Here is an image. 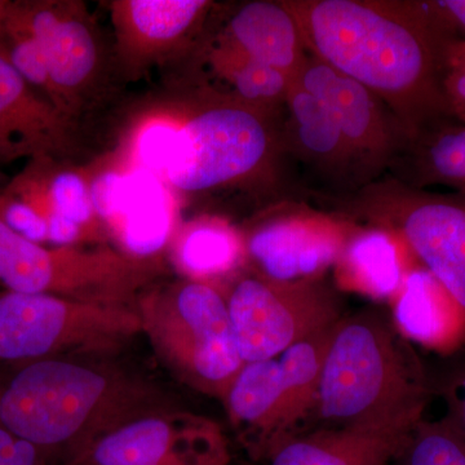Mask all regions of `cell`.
I'll use <instances>...</instances> for the list:
<instances>
[{"label": "cell", "instance_id": "cell-1", "mask_svg": "<svg viewBox=\"0 0 465 465\" xmlns=\"http://www.w3.org/2000/svg\"><path fill=\"white\" fill-rule=\"evenodd\" d=\"M308 54L376 94L409 139L454 118L442 88L449 27L432 0H282Z\"/></svg>", "mask_w": 465, "mask_h": 465}, {"label": "cell", "instance_id": "cell-2", "mask_svg": "<svg viewBox=\"0 0 465 465\" xmlns=\"http://www.w3.org/2000/svg\"><path fill=\"white\" fill-rule=\"evenodd\" d=\"M182 124L168 128L157 171L176 191H238L262 208L302 201L282 143V112L256 108L213 90Z\"/></svg>", "mask_w": 465, "mask_h": 465}, {"label": "cell", "instance_id": "cell-3", "mask_svg": "<svg viewBox=\"0 0 465 465\" xmlns=\"http://www.w3.org/2000/svg\"><path fill=\"white\" fill-rule=\"evenodd\" d=\"M433 399L428 365L391 317L367 308L333 327L318 387V428L412 430Z\"/></svg>", "mask_w": 465, "mask_h": 465}, {"label": "cell", "instance_id": "cell-4", "mask_svg": "<svg viewBox=\"0 0 465 465\" xmlns=\"http://www.w3.org/2000/svg\"><path fill=\"white\" fill-rule=\"evenodd\" d=\"M322 208L396 232L419 264L465 308V194L415 189L385 174Z\"/></svg>", "mask_w": 465, "mask_h": 465}, {"label": "cell", "instance_id": "cell-5", "mask_svg": "<svg viewBox=\"0 0 465 465\" xmlns=\"http://www.w3.org/2000/svg\"><path fill=\"white\" fill-rule=\"evenodd\" d=\"M335 326L287 349L280 358L242 367L224 401L253 457L271 459L284 443L304 433L305 421L313 419Z\"/></svg>", "mask_w": 465, "mask_h": 465}, {"label": "cell", "instance_id": "cell-6", "mask_svg": "<svg viewBox=\"0 0 465 465\" xmlns=\"http://www.w3.org/2000/svg\"><path fill=\"white\" fill-rule=\"evenodd\" d=\"M159 273L154 259L113 250L47 249L9 228L0 217V283L7 291L124 305Z\"/></svg>", "mask_w": 465, "mask_h": 465}, {"label": "cell", "instance_id": "cell-7", "mask_svg": "<svg viewBox=\"0 0 465 465\" xmlns=\"http://www.w3.org/2000/svg\"><path fill=\"white\" fill-rule=\"evenodd\" d=\"M20 363L0 387V427L39 450L76 439L112 403L105 375L66 361Z\"/></svg>", "mask_w": 465, "mask_h": 465}, {"label": "cell", "instance_id": "cell-8", "mask_svg": "<svg viewBox=\"0 0 465 465\" xmlns=\"http://www.w3.org/2000/svg\"><path fill=\"white\" fill-rule=\"evenodd\" d=\"M143 326L195 387L224 400L244 366L228 302L200 281L143 304Z\"/></svg>", "mask_w": 465, "mask_h": 465}, {"label": "cell", "instance_id": "cell-9", "mask_svg": "<svg viewBox=\"0 0 465 465\" xmlns=\"http://www.w3.org/2000/svg\"><path fill=\"white\" fill-rule=\"evenodd\" d=\"M226 302L244 363L280 357L345 316L342 292L326 275L287 282L249 275Z\"/></svg>", "mask_w": 465, "mask_h": 465}, {"label": "cell", "instance_id": "cell-10", "mask_svg": "<svg viewBox=\"0 0 465 465\" xmlns=\"http://www.w3.org/2000/svg\"><path fill=\"white\" fill-rule=\"evenodd\" d=\"M142 329V316L124 305L48 293H0V363L26 362L70 348L112 344Z\"/></svg>", "mask_w": 465, "mask_h": 465}, {"label": "cell", "instance_id": "cell-11", "mask_svg": "<svg viewBox=\"0 0 465 465\" xmlns=\"http://www.w3.org/2000/svg\"><path fill=\"white\" fill-rule=\"evenodd\" d=\"M9 16L33 36L50 76V100L79 121L103 87V51L84 3L9 2Z\"/></svg>", "mask_w": 465, "mask_h": 465}, {"label": "cell", "instance_id": "cell-12", "mask_svg": "<svg viewBox=\"0 0 465 465\" xmlns=\"http://www.w3.org/2000/svg\"><path fill=\"white\" fill-rule=\"evenodd\" d=\"M357 223L302 201L262 211L243 235L246 256L259 275L274 281L322 277L333 268Z\"/></svg>", "mask_w": 465, "mask_h": 465}, {"label": "cell", "instance_id": "cell-13", "mask_svg": "<svg viewBox=\"0 0 465 465\" xmlns=\"http://www.w3.org/2000/svg\"><path fill=\"white\" fill-rule=\"evenodd\" d=\"M282 143L304 202L320 207L367 185L353 150L329 110L295 81L283 106Z\"/></svg>", "mask_w": 465, "mask_h": 465}, {"label": "cell", "instance_id": "cell-14", "mask_svg": "<svg viewBox=\"0 0 465 465\" xmlns=\"http://www.w3.org/2000/svg\"><path fill=\"white\" fill-rule=\"evenodd\" d=\"M295 82L329 110L353 150L367 185L390 173L409 134L376 94L312 54Z\"/></svg>", "mask_w": 465, "mask_h": 465}, {"label": "cell", "instance_id": "cell-15", "mask_svg": "<svg viewBox=\"0 0 465 465\" xmlns=\"http://www.w3.org/2000/svg\"><path fill=\"white\" fill-rule=\"evenodd\" d=\"M76 119L27 84L0 54V163L64 161L78 145Z\"/></svg>", "mask_w": 465, "mask_h": 465}, {"label": "cell", "instance_id": "cell-16", "mask_svg": "<svg viewBox=\"0 0 465 465\" xmlns=\"http://www.w3.org/2000/svg\"><path fill=\"white\" fill-rule=\"evenodd\" d=\"M75 465H225V452L208 420L148 418L106 434Z\"/></svg>", "mask_w": 465, "mask_h": 465}, {"label": "cell", "instance_id": "cell-17", "mask_svg": "<svg viewBox=\"0 0 465 465\" xmlns=\"http://www.w3.org/2000/svg\"><path fill=\"white\" fill-rule=\"evenodd\" d=\"M215 8L208 0H115L110 5L119 63L134 73L200 36Z\"/></svg>", "mask_w": 465, "mask_h": 465}, {"label": "cell", "instance_id": "cell-18", "mask_svg": "<svg viewBox=\"0 0 465 465\" xmlns=\"http://www.w3.org/2000/svg\"><path fill=\"white\" fill-rule=\"evenodd\" d=\"M97 216L112 225L125 253L150 258L166 244L173 213L154 183L108 173L91 183Z\"/></svg>", "mask_w": 465, "mask_h": 465}, {"label": "cell", "instance_id": "cell-19", "mask_svg": "<svg viewBox=\"0 0 465 465\" xmlns=\"http://www.w3.org/2000/svg\"><path fill=\"white\" fill-rule=\"evenodd\" d=\"M390 302L394 326L412 345L437 357L465 347V308L423 266L407 274Z\"/></svg>", "mask_w": 465, "mask_h": 465}, {"label": "cell", "instance_id": "cell-20", "mask_svg": "<svg viewBox=\"0 0 465 465\" xmlns=\"http://www.w3.org/2000/svg\"><path fill=\"white\" fill-rule=\"evenodd\" d=\"M208 45L275 67L292 79L309 54L282 0H253L238 5Z\"/></svg>", "mask_w": 465, "mask_h": 465}, {"label": "cell", "instance_id": "cell-21", "mask_svg": "<svg viewBox=\"0 0 465 465\" xmlns=\"http://www.w3.org/2000/svg\"><path fill=\"white\" fill-rule=\"evenodd\" d=\"M419 264L396 232L360 225L333 265V283L341 292L391 302L407 274Z\"/></svg>", "mask_w": 465, "mask_h": 465}, {"label": "cell", "instance_id": "cell-22", "mask_svg": "<svg viewBox=\"0 0 465 465\" xmlns=\"http://www.w3.org/2000/svg\"><path fill=\"white\" fill-rule=\"evenodd\" d=\"M411 430L320 428L284 443L271 465H391Z\"/></svg>", "mask_w": 465, "mask_h": 465}, {"label": "cell", "instance_id": "cell-23", "mask_svg": "<svg viewBox=\"0 0 465 465\" xmlns=\"http://www.w3.org/2000/svg\"><path fill=\"white\" fill-rule=\"evenodd\" d=\"M387 174L411 188L465 194V122L443 119L415 134Z\"/></svg>", "mask_w": 465, "mask_h": 465}, {"label": "cell", "instance_id": "cell-24", "mask_svg": "<svg viewBox=\"0 0 465 465\" xmlns=\"http://www.w3.org/2000/svg\"><path fill=\"white\" fill-rule=\"evenodd\" d=\"M244 258L243 235L219 217L192 223L177 246L180 265L200 282L232 273Z\"/></svg>", "mask_w": 465, "mask_h": 465}, {"label": "cell", "instance_id": "cell-25", "mask_svg": "<svg viewBox=\"0 0 465 465\" xmlns=\"http://www.w3.org/2000/svg\"><path fill=\"white\" fill-rule=\"evenodd\" d=\"M211 65L228 82L225 96L266 110L283 109L295 79L275 67L204 45Z\"/></svg>", "mask_w": 465, "mask_h": 465}, {"label": "cell", "instance_id": "cell-26", "mask_svg": "<svg viewBox=\"0 0 465 465\" xmlns=\"http://www.w3.org/2000/svg\"><path fill=\"white\" fill-rule=\"evenodd\" d=\"M391 465H465V434L446 416L423 418Z\"/></svg>", "mask_w": 465, "mask_h": 465}, {"label": "cell", "instance_id": "cell-27", "mask_svg": "<svg viewBox=\"0 0 465 465\" xmlns=\"http://www.w3.org/2000/svg\"><path fill=\"white\" fill-rule=\"evenodd\" d=\"M428 366L432 396L442 401L446 418L465 434V347Z\"/></svg>", "mask_w": 465, "mask_h": 465}, {"label": "cell", "instance_id": "cell-28", "mask_svg": "<svg viewBox=\"0 0 465 465\" xmlns=\"http://www.w3.org/2000/svg\"><path fill=\"white\" fill-rule=\"evenodd\" d=\"M442 88L452 116L465 122V39L450 29L443 42Z\"/></svg>", "mask_w": 465, "mask_h": 465}, {"label": "cell", "instance_id": "cell-29", "mask_svg": "<svg viewBox=\"0 0 465 465\" xmlns=\"http://www.w3.org/2000/svg\"><path fill=\"white\" fill-rule=\"evenodd\" d=\"M42 451L0 427V465H39Z\"/></svg>", "mask_w": 465, "mask_h": 465}, {"label": "cell", "instance_id": "cell-30", "mask_svg": "<svg viewBox=\"0 0 465 465\" xmlns=\"http://www.w3.org/2000/svg\"><path fill=\"white\" fill-rule=\"evenodd\" d=\"M45 220L48 224V241L58 247L72 246L84 235V226L58 213H50Z\"/></svg>", "mask_w": 465, "mask_h": 465}, {"label": "cell", "instance_id": "cell-31", "mask_svg": "<svg viewBox=\"0 0 465 465\" xmlns=\"http://www.w3.org/2000/svg\"><path fill=\"white\" fill-rule=\"evenodd\" d=\"M432 5L449 29L465 39V0H432Z\"/></svg>", "mask_w": 465, "mask_h": 465}, {"label": "cell", "instance_id": "cell-32", "mask_svg": "<svg viewBox=\"0 0 465 465\" xmlns=\"http://www.w3.org/2000/svg\"><path fill=\"white\" fill-rule=\"evenodd\" d=\"M8 0H0V24H2L3 17H5V11H7Z\"/></svg>", "mask_w": 465, "mask_h": 465}]
</instances>
